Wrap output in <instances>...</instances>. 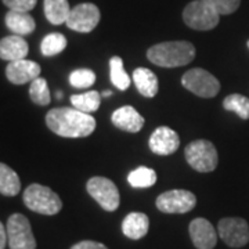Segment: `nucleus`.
I'll use <instances>...</instances> for the list:
<instances>
[{"mask_svg":"<svg viewBox=\"0 0 249 249\" xmlns=\"http://www.w3.org/2000/svg\"><path fill=\"white\" fill-rule=\"evenodd\" d=\"M94 82H96V73L89 68L75 70L70 75V83L75 89H86L94 85Z\"/></svg>","mask_w":249,"mask_h":249,"instance_id":"nucleus-28","label":"nucleus"},{"mask_svg":"<svg viewBox=\"0 0 249 249\" xmlns=\"http://www.w3.org/2000/svg\"><path fill=\"white\" fill-rule=\"evenodd\" d=\"M43 9L47 21L53 25H61L67 22L72 10L68 0H45Z\"/></svg>","mask_w":249,"mask_h":249,"instance_id":"nucleus-20","label":"nucleus"},{"mask_svg":"<svg viewBox=\"0 0 249 249\" xmlns=\"http://www.w3.org/2000/svg\"><path fill=\"white\" fill-rule=\"evenodd\" d=\"M157 208L163 213H187L196 205V196L188 190H170L157 198Z\"/></svg>","mask_w":249,"mask_h":249,"instance_id":"nucleus-9","label":"nucleus"},{"mask_svg":"<svg viewBox=\"0 0 249 249\" xmlns=\"http://www.w3.org/2000/svg\"><path fill=\"white\" fill-rule=\"evenodd\" d=\"M24 204L28 209L39 214L53 216L62 208V201L50 187L42 184H31L24 193Z\"/></svg>","mask_w":249,"mask_h":249,"instance_id":"nucleus-3","label":"nucleus"},{"mask_svg":"<svg viewBox=\"0 0 249 249\" xmlns=\"http://www.w3.org/2000/svg\"><path fill=\"white\" fill-rule=\"evenodd\" d=\"M190 237L196 249H213L217 244V234L213 224L208 219L196 217L190 223Z\"/></svg>","mask_w":249,"mask_h":249,"instance_id":"nucleus-13","label":"nucleus"},{"mask_svg":"<svg viewBox=\"0 0 249 249\" xmlns=\"http://www.w3.org/2000/svg\"><path fill=\"white\" fill-rule=\"evenodd\" d=\"M68 45L67 37L58 34V32H53L43 37L42 43H40V52L45 57H53L60 54L62 50H65V47Z\"/></svg>","mask_w":249,"mask_h":249,"instance_id":"nucleus-25","label":"nucleus"},{"mask_svg":"<svg viewBox=\"0 0 249 249\" xmlns=\"http://www.w3.org/2000/svg\"><path fill=\"white\" fill-rule=\"evenodd\" d=\"M42 68L32 60H17L10 61L6 67V76L13 85H25L40 76Z\"/></svg>","mask_w":249,"mask_h":249,"instance_id":"nucleus-14","label":"nucleus"},{"mask_svg":"<svg viewBox=\"0 0 249 249\" xmlns=\"http://www.w3.org/2000/svg\"><path fill=\"white\" fill-rule=\"evenodd\" d=\"M6 27L9 28L10 31L14 35L25 36L32 34L35 31L36 22L32 16H29V13L25 11H14L10 10L9 13L6 14L4 18Z\"/></svg>","mask_w":249,"mask_h":249,"instance_id":"nucleus-18","label":"nucleus"},{"mask_svg":"<svg viewBox=\"0 0 249 249\" xmlns=\"http://www.w3.org/2000/svg\"><path fill=\"white\" fill-rule=\"evenodd\" d=\"M133 82L136 85V89L139 90V93L142 94L144 97H155L160 85H158V78L157 75L148 70V68H136L133 71Z\"/></svg>","mask_w":249,"mask_h":249,"instance_id":"nucleus-19","label":"nucleus"},{"mask_svg":"<svg viewBox=\"0 0 249 249\" xmlns=\"http://www.w3.org/2000/svg\"><path fill=\"white\" fill-rule=\"evenodd\" d=\"M101 94L96 91V90H91V91H86V93H82V94H72L71 96V104L72 107L83 111L86 114H91V112H96L100 104H101Z\"/></svg>","mask_w":249,"mask_h":249,"instance_id":"nucleus-22","label":"nucleus"},{"mask_svg":"<svg viewBox=\"0 0 249 249\" xmlns=\"http://www.w3.org/2000/svg\"><path fill=\"white\" fill-rule=\"evenodd\" d=\"M109 78H111L112 85L121 91L127 90L130 86V78L124 71V61L118 55L109 60Z\"/></svg>","mask_w":249,"mask_h":249,"instance_id":"nucleus-23","label":"nucleus"},{"mask_svg":"<svg viewBox=\"0 0 249 249\" xmlns=\"http://www.w3.org/2000/svg\"><path fill=\"white\" fill-rule=\"evenodd\" d=\"M21 191V181L17 172L6 163H0V193L4 196H16Z\"/></svg>","mask_w":249,"mask_h":249,"instance_id":"nucleus-21","label":"nucleus"},{"mask_svg":"<svg viewBox=\"0 0 249 249\" xmlns=\"http://www.w3.org/2000/svg\"><path fill=\"white\" fill-rule=\"evenodd\" d=\"M57 98H62V91H57Z\"/></svg>","mask_w":249,"mask_h":249,"instance_id":"nucleus-34","label":"nucleus"},{"mask_svg":"<svg viewBox=\"0 0 249 249\" xmlns=\"http://www.w3.org/2000/svg\"><path fill=\"white\" fill-rule=\"evenodd\" d=\"M100 10L93 3H80L75 6L67 19V27L80 34H89L100 22Z\"/></svg>","mask_w":249,"mask_h":249,"instance_id":"nucleus-11","label":"nucleus"},{"mask_svg":"<svg viewBox=\"0 0 249 249\" xmlns=\"http://www.w3.org/2000/svg\"><path fill=\"white\" fill-rule=\"evenodd\" d=\"M111 119L118 129L129 133H137L144 126V118L132 106H124L118 108L116 111H114Z\"/></svg>","mask_w":249,"mask_h":249,"instance_id":"nucleus-15","label":"nucleus"},{"mask_svg":"<svg viewBox=\"0 0 249 249\" xmlns=\"http://www.w3.org/2000/svg\"><path fill=\"white\" fill-rule=\"evenodd\" d=\"M148 145L154 154L166 157L178 151L180 147V137L173 129L168 126H160L152 132Z\"/></svg>","mask_w":249,"mask_h":249,"instance_id":"nucleus-12","label":"nucleus"},{"mask_svg":"<svg viewBox=\"0 0 249 249\" xmlns=\"http://www.w3.org/2000/svg\"><path fill=\"white\" fill-rule=\"evenodd\" d=\"M6 245H9L7 227H4L3 223H0V249H6Z\"/></svg>","mask_w":249,"mask_h":249,"instance_id":"nucleus-32","label":"nucleus"},{"mask_svg":"<svg viewBox=\"0 0 249 249\" xmlns=\"http://www.w3.org/2000/svg\"><path fill=\"white\" fill-rule=\"evenodd\" d=\"M184 157L188 165L201 173L213 172L219 162L217 150L213 142L204 139L190 142L184 150Z\"/></svg>","mask_w":249,"mask_h":249,"instance_id":"nucleus-4","label":"nucleus"},{"mask_svg":"<svg viewBox=\"0 0 249 249\" xmlns=\"http://www.w3.org/2000/svg\"><path fill=\"white\" fill-rule=\"evenodd\" d=\"M86 190L90 196L94 198L104 211L114 212L118 209L121 196H119V190L112 180L101 176H94L88 180Z\"/></svg>","mask_w":249,"mask_h":249,"instance_id":"nucleus-7","label":"nucleus"},{"mask_svg":"<svg viewBox=\"0 0 249 249\" xmlns=\"http://www.w3.org/2000/svg\"><path fill=\"white\" fill-rule=\"evenodd\" d=\"M181 85L188 91L202 98H212L220 91V82L211 72L202 68H193L181 78Z\"/></svg>","mask_w":249,"mask_h":249,"instance_id":"nucleus-5","label":"nucleus"},{"mask_svg":"<svg viewBox=\"0 0 249 249\" xmlns=\"http://www.w3.org/2000/svg\"><path fill=\"white\" fill-rule=\"evenodd\" d=\"M223 107L227 111H232L241 119H249V98L242 96V94H230L224 98Z\"/></svg>","mask_w":249,"mask_h":249,"instance_id":"nucleus-26","label":"nucleus"},{"mask_svg":"<svg viewBox=\"0 0 249 249\" xmlns=\"http://www.w3.org/2000/svg\"><path fill=\"white\" fill-rule=\"evenodd\" d=\"M150 229V219L142 212H132L122 222V231L130 240H142Z\"/></svg>","mask_w":249,"mask_h":249,"instance_id":"nucleus-17","label":"nucleus"},{"mask_svg":"<svg viewBox=\"0 0 249 249\" xmlns=\"http://www.w3.org/2000/svg\"><path fill=\"white\" fill-rule=\"evenodd\" d=\"M204 1L220 16H227L237 11L241 4V0H204Z\"/></svg>","mask_w":249,"mask_h":249,"instance_id":"nucleus-29","label":"nucleus"},{"mask_svg":"<svg viewBox=\"0 0 249 249\" xmlns=\"http://www.w3.org/2000/svg\"><path fill=\"white\" fill-rule=\"evenodd\" d=\"M29 97L31 100L37 104V106H49L50 104V90L47 86V82L43 78H36L35 80L31 82V88H29Z\"/></svg>","mask_w":249,"mask_h":249,"instance_id":"nucleus-27","label":"nucleus"},{"mask_svg":"<svg viewBox=\"0 0 249 249\" xmlns=\"http://www.w3.org/2000/svg\"><path fill=\"white\" fill-rule=\"evenodd\" d=\"M183 21L191 29L211 31L219 24L220 14H217L212 7H209L204 0H194L188 3L186 9L183 10Z\"/></svg>","mask_w":249,"mask_h":249,"instance_id":"nucleus-6","label":"nucleus"},{"mask_svg":"<svg viewBox=\"0 0 249 249\" xmlns=\"http://www.w3.org/2000/svg\"><path fill=\"white\" fill-rule=\"evenodd\" d=\"M47 127L57 136L67 139L88 137L96 129V119L76 108H53L46 115Z\"/></svg>","mask_w":249,"mask_h":249,"instance_id":"nucleus-1","label":"nucleus"},{"mask_svg":"<svg viewBox=\"0 0 249 249\" xmlns=\"http://www.w3.org/2000/svg\"><path fill=\"white\" fill-rule=\"evenodd\" d=\"M111 94H112V91H111V90H107V91H103L101 96H103V97H109Z\"/></svg>","mask_w":249,"mask_h":249,"instance_id":"nucleus-33","label":"nucleus"},{"mask_svg":"<svg viewBox=\"0 0 249 249\" xmlns=\"http://www.w3.org/2000/svg\"><path fill=\"white\" fill-rule=\"evenodd\" d=\"M247 45H248V49H249V40H248V42H247Z\"/></svg>","mask_w":249,"mask_h":249,"instance_id":"nucleus-35","label":"nucleus"},{"mask_svg":"<svg viewBox=\"0 0 249 249\" xmlns=\"http://www.w3.org/2000/svg\"><path fill=\"white\" fill-rule=\"evenodd\" d=\"M71 249H108L104 244L97 242V241L91 240H85L76 242L75 245H72Z\"/></svg>","mask_w":249,"mask_h":249,"instance_id":"nucleus-31","label":"nucleus"},{"mask_svg":"<svg viewBox=\"0 0 249 249\" xmlns=\"http://www.w3.org/2000/svg\"><path fill=\"white\" fill-rule=\"evenodd\" d=\"M10 249H36V240L31 223L22 213H13L7 220Z\"/></svg>","mask_w":249,"mask_h":249,"instance_id":"nucleus-8","label":"nucleus"},{"mask_svg":"<svg viewBox=\"0 0 249 249\" xmlns=\"http://www.w3.org/2000/svg\"><path fill=\"white\" fill-rule=\"evenodd\" d=\"M127 181L134 188H148L157 183V172L147 166H139L129 173Z\"/></svg>","mask_w":249,"mask_h":249,"instance_id":"nucleus-24","label":"nucleus"},{"mask_svg":"<svg viewBox=\"0 0 249 249\" xmlns=\"http://www.w3.org/2000/svg\"><path fill=\"white\" fill-rule=\"evenodd\" d=\"M219 237L231 248H241L249 241V224L242 217H224L217 224Z\"/></svg>","mask_w":249,"mask_h":249,"instance_id":"nucleus-10","label":"nucleus"},{"mask_svg":"<svg viewBox=\"0 0 249 249\" xmlns=\"http://www.w3.org/2000/svg\"><path fill=\"white\" fill-rule=\"evenodd\" d=\"M147 58L162 68H178L196 58V47L187 40L163 42L147 50Z\"/></svg>","mask_w":249,"mask_h":249,"instance_id":"nucleus-2","label":"nucleus"},{"mask_svg":"<svg viewBox=\"0 0 249 249\" xmlns=\"http://www.w3.org/2000/svg\"><path fill=\"white\" fill-rule=\"evenodd\" d=\"M3 4H6L10 10L14 11H25L29 13L37 3V0H1Z\"/></svg>","mask_w":249,"mask_h":249,"instance_id":"nucleus-30","label":"nucleus"},{"mask_svg":"<svg viewBox=\"0 0 249 249\" xmlns=\"http://www.w3.org/2000/svg\"><path fill=\"white\" fill-rule=\"evenodd\" d=\"M29 46L19 35H10L0 40V58L4 61H17L27 58Z\"/></svg>","mask_w":249,"mask_h":249,"instance_id":"nucleus-16","label":"nucleus"}]
</instances>
